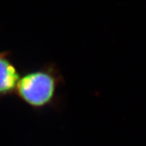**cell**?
<instances>
[{"instance_id": "cell-1", "label": "cell", "mask_w": 146, "mask_h": 146, "mask_svg": "<svg viewBox=\"0 0 146 146\" xmlns=\"http://www.w3.org/2000/svg\"><path fill=\"white\" fill-rule=\"evenodd\" d=\"M64 78L56 64H45L21 73L16 96L34 110L56 108L62 105Z\"/></svg>"}, {"instance_id": "cell-2", "label": "cell", "mask_w": 146, "mask_h": 146, "mask_svg": "<svg viewBox=\"0 0 146 146\" xmlns=\"http://www.w3.org/2000/svg\"><path fill=\"white\" fill-rule=\"evenodd\" d=\"M20 75L11 53L0 52V99L14 94Z\"/></svg>"}]
</instances>
